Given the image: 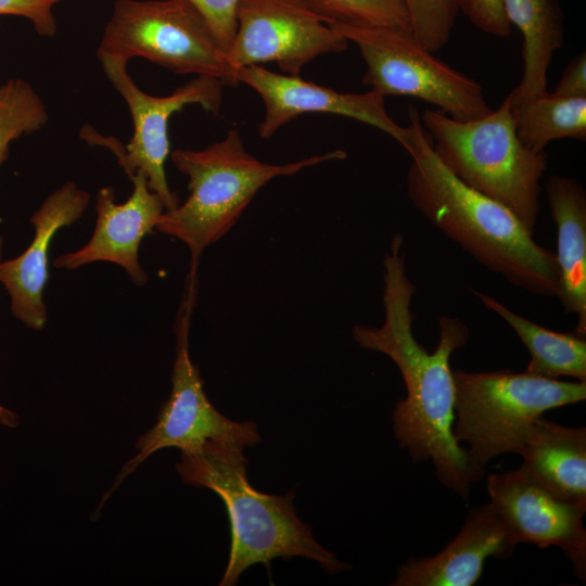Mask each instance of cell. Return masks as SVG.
<instances>
[{
  "label": "cell",
  "mask_w": 586,
  "mask_h": 586,
  "mask_svg": "<svg viewBox=\"0 0 586 586\" xmlns=\"http://www.w3.org/2000/svg\"><path fill=\"white\" fill-rule=\"evenodd\" d=\"M403 244L402 234L396 233L383 260L382 326H355L353 337L360 347L391 358L403 377L407 395L395 404L392 413L399 447L415 462L431 461L441 484L467 499L471 485L483 475L472 467L453 433L455 384L450 357L467 344L469 329L460 319L443 316L433 353L417 341L411 313L416 286L406 272Z\"/></svg>",
  "instance_id": "obj_1"
},
{
  "label": "cell",
  "mask_w": 586,
  "mask_h": 586,
  "mask_svg": "<svg viewBox=\"0 0 586 586\" xmlns=\"http://www.w3.org/2000/svg\"><path fill=\"white\" fill-rule=\"evenodd\" d=\"M346 157L334 150L286 164L264 163L243 144L237 129L207 148L195 151L178 149L170 153L175 167L189 179V195L176 208L165 212L160 232L183 242L191 254V273L203 251L224 237L240 218L255 194L270 180Z\"/></svg>",
  "instance_id": "obj_4"
},
{
  "label": "cell",
  "mask_w": 586,
  "mask_h": 586,
  "mask_svg": "<svg viewBox=\"0 0 586 586\" xmlns=\"http://www.w3.org/2000/svg\"><path fill=\"white\" fill-rule=\"evenodd\" d=\"M97 54L126 62L143 58L230 86L225 53L189 0H115Z\"/></svg>",
  "instance_id": "obj_8"
},
{
  "label": "cell",
  "mask_w": 586,
  "mask_h": 586,
  "mask_svg": "<svg viewBox=\"0 0 586 586\" xmlns=\"http://www.w3.org/2000/svg\"><path fill=\"white\" fill-rule=\"evenodd\" d=\"M348 40L293 0H240L237 31L226 54L230 86L250 65L276 62L291 76L326 53L346 50Z\"/></svg>",
  "instance_id": "obj_11"
},
{
  "label": "cell",
  "mask_w": 586,
  "mask_h": 586,
  "mask_svg": "<svg viewBox=\"0 0 586 586\" xmlns=\"http://www.w3.org/2000/svg\"><path fill=\"white\" fill-rule=\"evenodd\" d=\"M460 11L480 30L498 37H507L511 25L502 0H459Z\"/></svg>",
  "instance_id": "obj_27"
},
{
  "label": "cell",
  "mask_w": 586,
  "mask_h": 586,
  "mask_svg": "<svg viewBox=\"0 0 586 586\" xmlns=\"http://www.w3.org/2000/svg\"><path fill=\"white\" fill-rule=\"evenodd\" d=\"M473 294L505 320L527 348L531 359L526 372L549 379L571 377L586 381L585 336L549 330L515 314L489 295L477 291Z\"/></svg>",
  "instance_id": "obj_20"
},
{
  "label": "cell",
  "mask_w": 586,
  "mask_h": 586,
  "mask_svg": "<svg viewBox=\"0 0 586 586\" xmlns=\"http://www.w3.org/2000/svg\"><path fill=\"white\" fill-rule=\"evenodd\" d=\"M98 59L129 109L133 131L126 146L98 133L85 132L82 138L109 148L129 178L137 171L143 173L149 188L161 198L165 212L176 208L179 199L170 190L165 173V163L170 154L169 118L189 104H199L216 115L221 105L222 82L215 77L198 76L170 94L156 97L135 84L127 71L128 62L106 55H98Z\"/></svg>",
  "instance_id": "obj_10"
},
{
  "label": "cell",
  "mask_w": 586,
  "mask_h": 586,
  "mask_svg": "<svg viewBox=\"0 0 586 586\" xmlns=\"http://www.w3.org/2000/svg\"><path fill=\"white\" fill-rule=\"evenodd\" d=\"M510 25L522 35L523 74L507 95L511 106L547 91L552 56L564 43V13L558 0H502Z\"/></svg>",
  "instance_id": "obj_19"
},
{
  "label": "cell",
  "mask_w": 586,
  "mask_h": 586,
  "mask_svg": "<svg viewBox=\"0 0 586 586\" xmlns=\"http://www.w3.org/2000/svg\"><path fill=\"white\" fill-rule=\"evenodd\" d=\"M553 93L565 98H586V54L584 51L566 65Z\"/></svg>",
  "instance_id": "obj_28"
},
{
  "label": "cell",
  "mask_w": 586,
  "mask_h": 586,
  "mask_svg": "<svg viewBox=\"0 0 586 586\" xmlns=\"http://www.w3.org/2000/svg\"><path fill=\"white\" fill-rule=\"evenodd\" d=\"M415 38L429 51L435 52L449 40L459 0H403Z\"/></svg>",
  "instance_id": "obj_24"
},
{
  "label": "cell",
  "mask_w": 586,
  "mask_h": 586,
  "mask_svg": "<svg viewBox=\"0 0 586 586\" xmlns=\"http://www.w3.org/2000/svg\"><path fill=\"white\" fill-rule=\"evenodd\" d=\"M237 80L254 89L264 102L265 114L258 125L260 138L272 137L302 114L328 113L375 127L395 139L407 152L411 150V125L402 127L395 123L385 110V97L373 90L365 93L340 92L300 76L277 74L260 65L240 68Z\"/></svg>",
  "instance_id": "obj_12"
},
{
  "label": "cell",
  "mask_w": 586,
  "mask_h": 586,
  "mask_svg": "<svg viewBox=\"0 0 586 586\" xmlns=\"http://www.w3.org/2000/svg\"><path fill=\"white\" fill-rule=\"evenodd\" d=\"M89 202V192L74 181L62 184L30 217L35 235L29 246L20 256L0 262V282L11 297V311L33 330H41L47 321L43 291L51 241L61 228L82 216Z\"/></svg>",
  "instance_id": "obj_15"
},
{
  "label": "cell",
  "mask_w": 586,
  "mask_h": 586,
  "mask_svg": "<svg viewBox=\"0 0 586 586\" xmlns=\"http://www.w3.org/2000/svg\"><path fill=\"white\" fill-rule=\"evenodd\" d=\"M525 476L569 502L586 505V428L539 417L520 454Z\"/></svg>",
  "instance_id": "obj_18"
},
{
  "label": "cell",
  "mask_w": 586,
  "mask_h": 586,
  "mask_svg": "<svg viewBox=\"0 0 586 586\" xmlns=\"http://www.w3.org/2000/svg\"><path fill=\"white\" fill-rule=\"evenodd\" d=\"M2 249L3 239L0 235V262L2 260ZM0 422L5 426H16L18 424V416L0 405Z\"/></svg>",
  "instance_id": "obj_29"
},
{
  "label": "cell",
  "mask_w": 586,
  "mask_h": 586,
  "mask_svg": "<svg viewBox=\"0 0 586 586\" xmlns=\"http://www.w3.org/2000/svg\"><path fill=\"white\" fill-rule=\"evenodd\" d=\"M515 130L527 148L542 152L552 140H586V98L542 92L511 106Z\"/></svg>",
  "instance_id": "obj_21"
},
{
  "label": "cell",
  "mask_w": 586,
  "mask_h": 586,
  "mask_svg": "<svg viewBox=\"0 0 586 586\" xmlns=\"http://www.w3.org/2000/svg\"><path fill=\"white\" fill-rule=\"evenodd\" d=\"M420 120L434 153L454 176L506 206L534 232L547 153L521 142L508 97L480 118L458 120L440 110L426 109Z\"/></svg>",
  "instance_id": "obj_5"
},
{
  "label": "cell",
  "mask_w": 586,
  "mask_h": 586,
  "mask_svg": "<svg viewBox=\"0 0 586 586\" xmlns=\"http://www.w3.org/2000/svg\"><path fill=\"white\" fill-rule=\"evenodd\" d=\"M326 24L393 26L410 29L403 0H293Z\"/></svg>",
  "instance_id": "obj_23"
},
{
  "label": "cell",
  "mask_w": 586,
  "mask_h": 586,
  "mask_svg": "<svg viewBox=\"0 0 586 586\" xmlns=\"http://www.w3.org/2000/svg\"><path fill=\"white\" fill-rule=\"evenodd\" d=\"M406 188L413 206L438 230L485 268L532 294L557 297L555 252L542 246L506 206L454 176L434 153L416 107Z\"/></svg>",
  "instance_id": "obj_2"
},
{
  "label": "cell",
  "mask_w": 586,
  "mask_h": 586,
  "mask_svg": "<svg viewBox=\"0 0 586 586\" xmlns=\"http://www.w3.org/2000/svg\"><path fill=\"white\" fill-rule=\"evenodd\" d=\"M455 440L482 475L494 458L520 454L546 411L584 402L586 381H561L524 372L454 370Z\"/></svg>",
  "instance_id": "obj_6"
},
{
  "label": "cell",
  "mask_w": 586,
  "mask_h": 586,
  "mask_svg": "<svg viewBox=\"0 0 586 586\" xmlns=\"http://www.w3.org/2000/svg\"><path fill=\"white\" fill-rule=\"evenodd\" d=\"M62 0H0V16L11 15L29 20L37 34L54 37L58 33L53 7Z\"/></svg>",
  "instance_id": "obj_26"
},
{
  "label": "cell",
  "mask_w": 586,
  "mask_h": 586,
  "mask_svg": "<svg viewBox=\"0 0 586 586\" xmlns=\"http://www.w3.org/2000/svg\"><path fill=\"white\" fill-rule=\"evenodd\" d=\"M49 120L47 106L36 89L22 78L0 85V166L7 161L12 142L43 128Z\"/></svg>",
  "instance_id": "obj_22"
},
{
  "label": "cell",
  "mask_w": 586,
  "mask_h": 586,
  "mask_svg": "<svg viewBox=\"0 0 586 586\" xmlns=\"http://www.w3.org/2000/svg\"><path fill=\"white\" fill-rule=\"evenodd\" d=\"M545 192L557 228V297L577 317L574 333L586 337V191L573 178L552 175Z\"/></svg>",
  "instance_id": "obj_17"
},
{
  "label": "cell",
  "mask_w": 586,
  "mask_h": 586,
  "mask_svg": "<svg viewBox=\"0 0 586 586\" xmlns=\"http://www.w3.org/2000/svg\"><path fill=\"white\" fill-rule=\"evenodd\" d=\"M211 27L218 44L228 53L237 31L240 0H189Z\"/></svg>",
  "instance_id": "obj_25"
},
{
  "label": "cell",
  "mask_w": 586,
  "mask_h": 586,
  "mask_svg": "<svg viewBox=\"0 0 586 586\" xmlns=\"http://www.w3.org/2000/svg\"><path fill=\"white\" fill-rule=\"evenodd\" d=\"M130 180L132 193L122 204L115 203L113 187L98 191L97 221L90 240L79 250L55 258L54 267L73 270L94 262H110L123 267L135 284H145L148 273L139 263V246L142 239L156 229L165 206L149 188L143 173L137 171Z\"/></svg>",
  "instance_id": "obj_14"
},
{
  "label": "cell",
  "mask_w": 586,
  "mask_h": 586,
  "mask_svg": "<svg viewBox=\"0 0 586 586\" xmlns=\"http://www.w3.org/2000/svg\"><path fill=\"white\" fill-rule=\"evenodd\" d=\"M189 284L175 322L176 357L171 373V392L161 406L156 423L135 445L139 450L117 474L112 488L99 508L132 473L155 451L177 447L181 451L199 449L207 442H217L245 448L260 441L254 422H238L221 415L208 400L199 368L189 353L190 317L195 301V279Z\"/></svg>",
  "instance_id": "obj_9"
},
{
  "label": "cell",
  "mask_w": 586,
  "mask_h": 586,
  "mask_svg": "<svg viewBox=\"0 0 586 586\" xmlns=\"http://www.w3.org/2000/svg\"><path fill=\"white\" fill-rule=\"evenodd\" d=\"M518 543L496 505L473 508L445 548L433 557L411 558L398 568L393 586H472L487 558L512 556Z\"/></svg>",
  "instance_id": "obj_16"
},
{
  "label": "cell",
  "mask_w": 586,
  "mask_h": 586,
  "mask_svg": "<svg viewBox=\"0 0 586 586\" xmlns=\"http://www.w3.org/2000/svg\"><path fill=\"white\" fill-rule=\"evenodd\" d=\"M486 489L518 544L560 548L585 582L586 505L559 498L519 469L489 474Z\"/></svg>",
  "instance_id": "obj_13"
},
{
  "label": "cell",
  "mask_w": 586,
  "mask_h": 586,
  "mask_svg": "<svg viewBox=\"0 0 586 586\" xmlns=\"http://www.w3.org/2000/svg\"><path fill=\"white\" fill-rule=\"evenodd\" d=\"M243 450L207 442L199 449L181 451L176 466L186 484L212 489L226 506L231 545L219 585L233 586L246 569L259 563L268 565L276 558H306L329 573L349 569L323 548L298 518L294 492L269 495L250 484Z\"/></svg>",
  "instance_id": "obj_3"
},
{
  "label": "cell",
  "mask_w": 586,
  "mask_h": 586,
  "mask_svg": "<svg viewBox=\"0 0 586 586\" xmlns=\"http://www.w3.org/2000/svg\"><path fill=\"white\" fill-rule=\"evenodd\" d=\"M328 25L358 47L367 65L362 82L381 95L413 97L458 120H471L491 113L482 86L434 56L410 29Z\"/></svg>",
  "instance_id": "obj_7"
}]
</instances>
